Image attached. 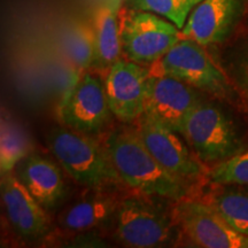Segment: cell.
<instances>
[{
	"label": "cell",
	"instance_id": "cell-22",
	"mask_svg": "<svg viewBox=\"0 0 248 248\" xmlns=\"http://www.w3.org/2000/svg\"><path fill=\"white\" fill-rule=\"evenodd\" d=\"M210 178L221 185H248V150L221 161L210 172Z\"/></svg>",
	"mask_w": 248,
	"mask_h": 248
},
{
	"label": "cell",
	"instance_id": "cell-17",
	"mask_svg": "<svg viewBox=\"0 0 248 248\" xmlns=\"http://www.w3.org/2000/svg\"><path fill=\"white\" fill-rule=\"evenodd\" d=\"M61 49L69 60L80 69H88L97 60V42L94 30L83 22H71L61 33Z\"/></svg>",
	"mask_w": 248,
	"mask_h": 248
},
{
	"label": "cell",
	"instance_id": "cell-16",
	"mask_svg": "<svg viewBox=\"0 0 248 248\" xmlns=\"http://www.w3.org/2000/svg\"><path fill=\"white\" fill-rule=\"evenodd\" d=\"M113 202L101 194H91L71 204L61 216L59 224L71 231H85L100 225L113 213Z\"/></svg>",
	"mask_w": 248,
	"mask_h": 248
},
{
	"label": "cell",
	"instance_id": "cell-12",
	"mask_svg": "<svg viewBox=\"0 0 248 248\" xmlns=\"http://www.w3.org/2000/svg\"><path fill=\"white\" fill-rule=\"evenodd\" d=\"M1 199L12 229L26 240H37L49 230L46 210L11 172L1 175Z\"/></svg>",
	"mask_w": 248,
	"mask_h": 248
},
{
	"label": "cell",
	"instance_id": "cell-3",
	"mask_svg": "<svg viewBox=\"0 0 248 248\" xmlns=\"http://www.w3.org/2000/svg\"><path fill=\"white\" fill-rule=\"evenodd\" d=\"M182 135L198 156L206 162L228 159L240 148L231 121L218 108L201 101L188 115Z\"/></svg>",
	"mask_w": 248,
	"mask_h": 248
},
{
	"label": "cell",
	"instance_id": "cell-9",
	"mask_svg": "<svg viewBox=\"0 0 248 248\" xmlns=\"http://www.w3.org/2000/svg\"><path fill=\"white\" fill-rule=\"evenodd\" d=\"M59 108L62 123L79 133L99 132L111 113L106 88L90 73L83 74L70 97Z\"/></svg>",
	"mask_w": 248,
	"mask_h": 248
},
{
	"label": "cell",
	"instance_id": "cell-10",
	"mask_svg": "<svg viewBox=\"0 0 248 248\" xmlns=\"http://www.w3.org/2000/svg\"><path fill=\"white\" fill-rule=\"evenodd\" d=\"M151 74L133 61H116L106 78L110 111L122 122H131L144 114Z\"/></svg>",
	"mask_w": 248,
	"mask_h": 248
},
{
	"label": "cell",
	"instance_id": "cell-14",
	"mask_svg": "<svg viewBox=\"0 0 248 248\" xmlns=\"http://www.w3.org/2000/svg\"><path fill=\"white\" fill-rule=\"evenodd\" d=\"M16 177L46 212H54L66 198V184L54 162L31 153L16 166Z\"/></svg>",
	"mask_w": 248,
	"mask_h": 248
},
{
	"label": "cell",
	"instance_id": "cell-11",
	"mask_svg": "<svg viewBox=\"0 0 248 248\" xmlns=\"http://www.w3.org/2000/svg\"><path fill=\"white\" fill-rule=\"evenodd\" d=\"M138 120V136L157 162L183 179L200 175L202 167L192 157L187 147L176 135L177 132L151 119L146 114H142Z\"/></svg>",
	"mask_w": 248,
	"mask_h": 248
},
{
	"label": "cell",
	"instance_id": "cell-15",
	"mask_svg": "<svg viewBox=\"0 0 248 248\" xmlns=\"http://www.w3.org/2000/svg\"><path fill=\"white\" fill-rule=\"evenodd\" d=\"M120 4L121 0H101L94 14L97 60L102 67L115 63L122 48L119 21Z\"/></svg>",
	"mask_w": 248,
	"mask_h": 248
},
{
	"label": "cell",
	"instance_id": "cell-13",
	"mask_svg": "<svg viewBox=\"0 0 248 248\" xmlns=\"http://www.w3.org/2000/svg\"><path fill=\"white\" fill-rule=\"evenodd\" d=\"M240 7V0H202L191 12L182 37L202 46L221 43L233 28Z\"/></svg>",
	"mask_w": 248,
	"mask_h": 248
},
{
	"label": "cell",
	"instance_id": "cell-18",
	"mask_svg": "<svg viewBox=\"0 0 248 248\" xmlns=\"http://www.w3.org/2000/svg\"><path fill=\"white\" fill-rule=\"evenodd\" d=\"M32 141L20 124L1 119L0 132V170L1 175L11 172L32 152Z\"/></svg>",
	"mask_w": 248,
	"mask_h": 248
},
{
	"label": "cell",
	"instance_id": "cell-4",
	"mask_svg": "<svg viewBox=\"0 0 248 248\" xmlns=\"http://www.w3.org/2000/svg\"><path fill=\"white\" fill-rule=\"evenodd\" d=\"M181 37L175 24L151 12L133 9L121 23V44L124 53L137 63L157 61L177 44Z\"/></svg>",
	"mask_w": 248,
	"mask_h": 248
},
{
	"label": "cell",
	"instance_id": "cell-23",
	"mask_svg": "<svg viewBox=\"0 0 248 248\" xmlns=\"http://www.w3.org/2000/svg\"><path fill=\"white\" fill-rule=\"evenodd\" d=\"M247 80H248V67H247Z\"/></svg>",
	"mask_w": 248,
	"mask_h": 248
},
{
	"label": "cell",
	"instance_id": "cell-2",
	"mask_svg": "<svg viewBox=\"0 0 248 248\" xmlns=\"http://www.w3.org/2000/svg\"><path fill=\"white\" fill-rule=\"evenodd\" d=\"M47 144L62 168L79 184L99 187L120 179L107 150L79 132L55 128L47 135Z\"/></svg>",
	"mask_w": 248,
	"mask_h": 248
},
{
	"label": "cell",
	"instance_id": "cell-7",
	"mask_svg": "<svg viewBox=\"0 0 248 248\" xmlns=\"http://www.w3.org/2000/svg\"><path fill=\"white\" fill-rule=\"evenodd\" d=\"M199 102L191 85L172 76L151 75L144 114L172 131L182 133L188 115Z\"/></svg>",
	"mask_w": 248,
	"mask_h": 248
},
{
	"label": "cell",
	"instance_id": "cell-5",
	"mask_svg": "<svg viewBox=\"0 0 248 248\" xmlns=\"http://www.w3.org/2000/svg\"><path fill=\"white\" fill-rule=\"evenodd\" d=\"M201 46L188 38L179 40L161 58L157 73L175 77L204 92L226 97L230 92L228 80Z\"/></svg>",
	"mask_w": 248,
	"mask_h": 248
},
{
	"label": "cell",
	"instance_id": "cell-19",
	"mask_svg": "<svg viewBox=\"0 0 248 248\" xmlns=\"http://www.w3.org/2000/svg\"><path fill=\"white\" fill-rule=\"evenodd\" d=\"M80 68L74 64L66 55L48 57L44 67L45 76L52 92L57 95L59 107L62 106L78 84L82 74Z\"/></svg>",
	"mask_w": 248,
	"mask_h": 248
},
{
	"label": "cell",
	"instance_id": "cell-8",
	"mask_svg": "<svg viewBox=\"0 0 248 248\" xmlns=\"http://www.w3.org/2000/svg\"><path fill=\"white\" fill-rule=\"evenodd\" d=\"M176 217L190 239L204 248H248V237L237 232L210 204L185 200L178 203Z\"/></svg>",
	"mask_w": 248,
	"mask_h": 248
},
{
	"label": "cell",
	"instance_id": "cell-6",
	"mask_svg": "<svg viewBox=\"0 0 248 248\" xmlns=\"http://www.w3.org/2000/svg\"><path fill=\"white\" fill-rule=\"evenodd\" d=\"M115 235L130 247L151 248L168 245L173 238L166 215L139 199H125L115 214Z\"/></svg>",
	"mask_w": 248,
	"mask_h": 248
},
{
	"label": "cell",
	"instance_id": "cell-21",
	"mask_svg": "<svg viewBox=\"0 0 248 248\" xmlns=\"http://www.w3.org/2000/svg\"><path fill=\"white\" fill-rule=\"evenodd\" d=\"M202 0H126L135 11H145L157 14L170 21L178 29H183L191 12Z\"/></svg>",
	"mask_w": 248,
	"mask_h": 248
},
{
	"label": "cell",
	"instance_id": "cell-1",
	"mask_svg": "<svg viewBox=\"0 0 248 248\" xmlns=\"http://www.w3.org/2000/svg\"><path fill=\"white\" fill-rule=\"evenodd\" d=\"M106 150L120 179L130 187L172 200H181L187 193L183 178L157 162L137 132H111L107 138Z\"/></svg>",
	"mask_w": 248,
	"mask_h": 248
},
{
	"label": "cell",
	"instance_id": "cell-20",
	"mask_svg": "<svg viewBox=\"0 0 248 248\" xmlns=\"http://www.w3.org/2000/svg\"><path fill=\"white\" fill-rule=\"evenodd\" d=\"M210 206L233 230L248 237V194L225 191L215 195Z\"/></svg>",
	"mask_w": 248,
	"mask_h": 248
}]
</instances>
